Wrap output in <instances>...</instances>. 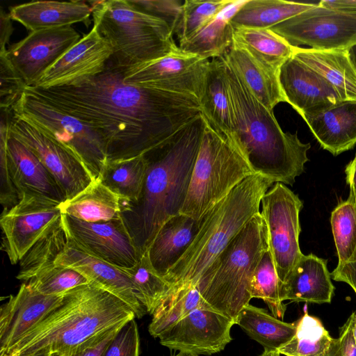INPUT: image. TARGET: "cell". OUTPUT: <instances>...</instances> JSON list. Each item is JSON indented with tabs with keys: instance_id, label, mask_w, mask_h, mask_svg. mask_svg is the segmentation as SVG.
I'll use <instances>...</instances> for the list:
<instances>
[{
	"instance_id": "cell-9",
	"label": "cell",
	"mask_w": 356,
	"mask_h": 356,
	"mask_svg": "<svg viewBox=\"0 0 356 356\" xmlns=\"http://www.w3.org/2000/svg\"><path fill=\"white\" fill-rule=\"evenodd\" d=\"M12 113L74 154L93 180L100 178L107 163V148L92 127L47 102L27 86Z\"/></svg>"
},
{
	"instance_id": "cell-55",
	"label": "cell",
	"mask_w": 356,
	"mask_h": 356,
	"mask_svg": "<svg viewBox=\"0 0 356 356\" xmlns=\"http://www.w3.org/2000/svg\"><path fill=\"white\" fill-rule=\"evenodd\" d=\"M350 60L356 71V44L352 46L347 50Z\"/></svg>"
},
{
	"instance_id": "cell-18",
	"label": "cell",
	"mask_w": 356,
	"mask_h": 356,
	"mask_svg": "<svg viewBox=\"0 0 356 356\" xmlns=\"http://www.w3.org/2000/svg\"><path fill=\"white\" fill-rule=\"evenodd\" d=\"M113 51L95 26L70 47L31 87L68 86L102 72Z\"/></svg>"
},
{
	"instance_id": "cell-8",
	"label": "cell",
	"mask_w": 356,
	"mask_h": 356,
	"mask_svg": "<svg viewBox=\"0 0 356 356\" xmlns=\"http://www.w3.org/2000/svg\"><path fill=\"white\" fill-rule=\"evenodd\" d=\"M253 175L255 173L236 143L219 134L205 120L187 195L179 213L200 222L237 185Z\"/></svg>"
},
{
	"instance_id": "cell-35",
	"label": "cell",
	"mask_w": 356,
	"mask_h": 356,
	"mask_svg": "<svg viewBox=\"0 0 356 356\" xmlns=\"http://www.w3.org/2000/svg\"><path fill=\"white\" fill-rule=\"evenodd\" d=\"M147 172L145 155L107 162L99 179L124 201L136 202L141 194Z\"/></svg>"
},
{
	"instance_id": "cell-58",
	"label": "cell",
	"mask_w": 356,
	"mask_h": 356,
	"mask_svg": "<svg viewBox=\"0 0 356 356\" xmlns=\"http://www.w3.org/2000/svg\"><path fill=\"white\" fill-rule=\"evenodd\" d=\"M48 355H49V353H39V354L31 355V356H48Z\"/></svg>"
},
{
	"instance_id": "cell-46",
	"label": "cell",
	"mask_w": 356,
	"mask_h": 356,
	"mask_svg": "<svg viewBox=\"0 0 356 356\" xmlns=\"http://www.w3.org/2000/svg\"><path fill=\"white\" fill-rule=\"evenodd\" d=\"M140 339L134 318L124 323L101 356H139Z\"/></svg>"
},
{
	"instance_id": "cell-27",
	"label": "cell",
	"mask_w": 356,
	"mask_h": 356,
	"mask_svg": "<svg viewBox=\"0 0 356 356\" xmlns=\"http://www.w3.org/2000/svg\"><path fill=\"white\" fill-rule=\"evenodd\" d=\"M200 103L206 122L219 134L235 143L234 113L222 56L210 59Z\"/></svg>"
},
{
	"instance_id": "cell-15",
	"label": "cell",
	"mask_w": 356,
	"mask_h": 356,
	"mask_svg": "<svg viewBox=\"0 0 356 356\" xmlns=\"http://www.w3.org/2000/svg\"><path fill=\"white\" fill-rule=\"evenodd\" d=\"M67 234L90 254L121 268L134 266L141 257L122 218L89 222L62 215Z\"/></svg>"
},
{
	"instance_id": "cell-45",
	"label": "cell",
	"mask_w": 356,
	"mask_h": 356,
	"mask_svg": "<svg viewBox=\"0 0 356 356\" xmlns=\"http://www.w3.org/2000/svg\"><path fill=\"white\" fill-rule=\"evenodd\" d=\"M10 135L9 120L1 119L0 125V170H1V190H0V202L3 207V211H7L20 200V197L13 184L10 177L7 156L6 147L8 140Z\"/></svg>"
},
{
	"instance_id": "cell-30",
	"label": "cell",
	"mask_w": 356,
	"mask_h": 356,
	"mask_svg": "<svg viewBox=\"0 0 356 356\" xmlns=\"http://www.w3.org/2000/svg\"><path fill=\"white\" fill-rule=\"evenodd\" d=\"M59 207L62 214L86 222H107L121 218L122 198L97 179Z\"/></svg>"
},
{
	"instance_id": "cell-10",
	"label": "cell",
	"mask_w": 356,
	"mask_h": 356,
	"mask_svg": "<svg viewBox=\"0 0 356 356\" xmlns=\"http://www.w3.org/2000/svg\"><path fill=\"white\" fill-rule=\"evenodd\" d=\"M261 205L269 250L282 283L303 255L299 245L303 203L289 187L277 182L264 194Z\"/></svg>"
},
{
	"instance_id": "cell-3",
	"label": "cell",
	"mask_w": 356,
	"mask_h": 356,
	"mask_svg": "<svg viewBox=\"0 0 356 356\" xmlns=\"http://www.w3.org/2000/svg\"><path fill=\"white\" fill-rule=\"evenodd\" d=\"M135 317L124 301L89 283L65 293L58 306L0 356H68L89 339Z\"/></svg>"
},
{
	"instance_id": "cell-44",
	"label": "cell",
	"mask_w": 356,
	"mask_h": 356,
	"mask_svg": "<svg viewBox=\"0 0 356 356\" xmlns=\"http://www.w3.org/2000/svg\"><path fill=\"white\" fill-rule=\"evenodd\" d=\"M6 51L0 53V108L1 112L11 113L26 86Z\"/></svg>"
},
{
	"instance_id": "cell-22",
	"label": "cell",
	"mask_w": 356,
	"mask_h": 356,
	"mask_svg": "<svg viewBox=\"0 0 356 356\" xmlns=\"http://www.w3.org/2000/svg\"><path fill=\"white\" fill-rule=\"evenodd\" d=\"M10 177L22 198L24 193L44 197L62 203L65 195L54 176L22 142L10 135L6 147Z\"/></svg>"
},
{
	"instance_id": "cell-40",
	"label": "cell",
	"mask_w": 356,
	"mask_h": 356,
	"mask_svg": "<svg viewBox=\"0 0 356 356\" xmlns=\"http://www.w3.org/2000/svg\"><path fill=\"white\" fill-rule=\"evenodd\" d=\"M330 223L338 264L356 258V201L350 193L332 211Z\"/></svg>"
},
{
	"instance_id": "cell-54",
	"label": "cell",
	"mask_w": 356,
	"mask_h": 356,
	"mask_svg": "<svg viewBox=\"0 0 356 356\" xmlns=\"http://www.w3.org/2000/svg\"><path fill=\"white\" fill-rule=\"evenodd\" d=\"M346 321L349 324L356 346V312H353Z\"/></svg>"
},
{
	"instance_id": "cell-26",
	"label": "cell",
	"mask_w": 356,
	"mask_h": 356,
	"mask_svg": "<svg viewBox=\"0 0 356 356\" xmlns=\"http://www.w3.org/2000/svg\"><path fill=\"white\" fill-rule=\"evenodd\" d=\"M8 13L31 32L86 22L92 8L83 1H36L14 6Z\"/></svg>"
},
{
	"instance_id": "cell-38",
	"label": "cell",
	"mask_w": 356,
	"mask_h": 356,
	"mask_svg": "<svg viewBox=\"0 0 356 356\" xmlns=\"http://www.w3.org/2000/svg\"><path fill=\"white\" fill-rule=\"evenodd\" d=\"M295 323V334L278 352L285 356H323L333 338L321 321L309 315L305 307L304 314Z\"/></svg>"
},
{
	"instance_id": "cell-11",
	"label": "cell",
	"mask_w": 356,
	"mask_h": 356,
	"mask_svg": "<svg viewBox=\"0 0 356 356\" xmlns=\"http://www.w3.org/2000/svg\"><path fill=\"white\" fill-rule=\"evenodd\" d=\"M270 29L291 46L316 50H348L356 44V13L326 8L319 4Z\"/></svg>"
},
{
	"instance_id": "cell-16",
	"label": "cell",
	"mask_w": 356,
	"mask_h": 356,
	"mask_svg": "<svg viewBox=\"0 0 356 356\" xmlns=\"http://www.w3.org/2000/svg\"><path fill=\"white\" fill-rule=\"evenodd\" d=\"M235 321L213 309H197L168 330L159 339L170 349L195 355H211L222 350L232 341L231 328Z\"/></svg>"
},
{
	"instance_id": "cell-17",
	"label": "cell",
	"mask_w": 356,
	"mask_h": 356,
	"mask_svg": "<svg viewBox=\"0 0 356 356\" xmlns=\"http://www.w3.org/2000/svg\"><path fill=\"white\" fill-rule=\"evenodd\" d=\"M80 39L71 26L38 30L31 31L6 52L26 86H33Z\"/></svg>"
},
{
	"instance_id": "cell-6",
	"label": "cell",
	"mask_w": 356,
	"mask_h": 356,
	"mask_svg": "<svg viewBox=\"0 0 356 356\" xmlns=\"http://www.w3.org/2000/svg\"><path fill=\"white\" fill-rule=\"evenodd\" d=\"M269 250L261 213L254 216L205 270L196 285L205 301L234 321L252 299L251 281Z\"/></svg>"
},
{
	"instance_id": "cell-29",
	"label": "cell",
	"mask_w": 356,
	"mask_h": 356,
	"mask_svg": "<svg viewBox=\"0 0 356 356\" xmlns=\"http://www.w3.org/2000/svg\"><path fill=\"white\" fill-rule=\"evenodd\" d=\"M293 55L328 81L343 99L356 100V71L347 50L295 47Z\"/></svg>"
},
{
	"instance_id": "cell-52",
	"label": "cell",
	"mask_w": 356,
	"mask_h": 356,
	"mask_svg": "<svg viewBox=\"0 0 356 356\" xmlns=\"http://www.w3.org/2000/svg\"><path fill=\"white\" fill-rule=\"evenodd\" d=\"M319 4L332 10L356 13V0H322L319 1Z\"/></svg>"
},
{
	"instance_id": "cell-49",
	"label": "cell",
	"mask_w": 356,
	"mask_h": 356,
	"mask_svg": "<svg viewBox=\"0 0 356 356\" xmlns=\"http://www.w3.org/2000/svg\"><path fill=\"white\" fill-rule=\"evenodd\" d=\"M323 356H356V346L347 321L340 327L339 337L332 339Z\"/></svg>"
},
{
	"instance_id": "cell-14",
	"label": "cell",
	"mask_w": 356,
	"mask_h": 356,
	"mask_svg": "<svg viewBox=\"0 0 356 356\" xmlns=\"http://www.w3.org/2000/svg\"><path fill=\"white\" fill-rule=\"evenodd\" d=\"M10 129L11 135L26 145L54 176L66 200L79 194L93 181L74 154L13 113Z\"/></svg>"
},
{
	"instance_id": "cell-24",
	"label": "cell",
	"mask_w": 356,
	"mask_h": 356,
	"mask_svg": "<svg viewBox=\"0 0 356 356\" xmlns=\"http://www.w3.org/2000/svg\"><path fill=\"white\" fill-rule=\"evenodd\" d=\"M327 262L313 254H303L281 283L282 301L330 303L334 286Z\"/></svg>"
},
{
	"instance_id": "cell-41",
	"label": "cell",
	"mask_w": 356,
	"mask_h": 356,
	"mask_svg": "<svg viewBox=\"0 0 356 356\" xmlns=\"http://www.w3.org/2000/svg\"><path fill=\"white\" fill-rule=\"evenodd\" d=\"M250 294L252 298L263 300L270 314L282 320L286 307L281 298V282L269 250L263 254L254 270Z\"/></svg>"
},
{
	"instance_id": "cell-2",
	"label": "cell",
	"mask_w": 356,
	"mask_h": 356,
	"mask_svg": "<svg viewBox=\"0 0 356 356\" xmlns=\"http://www.w3.org/2000/svg\"><path fill=\"white\" fill-rule=\"evenodd\" d=\"M204 127L200 113L145 154L147 172L139 199L133 203L122 199L121 217L140 256L184 204Z\"/></svg>"
},
{
	"instance_id": "cell-12",
	"label": "cell",
	"mask_w": 356,
	"mask_h": 356,
	"mask_svg": "<svg viewBox=\"0 0 356 356\" xmlns=\"http://www.w3.org/2000/svg\"><path fill=\"white\" fill-rule=\"evenodd\" d=\"M60 203L24 193L19 202L0 218L1 250L11 264L19 262L33 245L62 218Z\"/></svg>"
},
{
	"instance_id": "cell-19",
	"label": "cell",
	"mask_w": 356,
	"mask_h": 356,
	"mask_svg": "<svg viewBox=\"0 0 356 356\" xmlns=\"http://www.w3.org/2000/svg\"><path fill=\"white\" fill-rule=\"evenodd\" d=\"M55 264L75 270L85 276L90 283L118 297L131 307L136 317L141 318L147 313L138 300L131 280L124 268L86 252L68 234L67 244Z\"/></svg>"
},
{
	"instance_id": "cell-21",
	"label": "cell",
	"mask_w": 356,
	"mask_h": 356,
	"mask_svg": "<svg viewBox=\"0 0 356 356\" xmlns=\"http://www.w3.org/2000/svg\"><path fill=\"white\" fill-rule=\"evenodd\" d=\"M63 296H45L22 283L0 308V355L58 306Z\"/></svg>"
},
{
	"instance_id": "cell-56",
	"label": "cell",
	"mask_w": 356,
	"mask_h": 356,
	"mask_svg": "<svg viewBox=\"0 0 356 356\" xmlns=\"http://www.w3.org/2000/svg\"><path fill=\"white\" fill-rule=\"evenodd\" d=\"M281 354L278 351L264 350L261 356H280Z\"/></svg>"
},
{
	"instance_id": "cell-43",
	"label": "cell",
	"mask_w": 356,
	"mask_h": 356,
	"mask_svg": "<svg viewBox=\"0 0 356 356\" xmlns=\"http://www.w3.org/2000/svg\"><path fill=\"white\" fill-rule=\"evenodd\" d=\"M33 290L45 296H58L76 287L89 284L80 273L56 265L26 282Z\"/></svg>"
},
{
	"instance_id": "cell-47",
	"label": "cell",
	"mask_w": 356,
	"mask_h": 356,
	"mask_svg": "<svg viewBox=\"0 0 356 356\" xmlns=\"http://www.w3.org/2000/svg\"><path fill=\"white\" fill-rule=\"evenodd\" d=\"M139 10L165 21L175 33L183 11L184 1L129 0Z\"/></svg>"
},
{
	"instance_id": "cell-48",
	"label": "cell",
	"mask_w": 356,
	"mask_h": 356,
	"mask_svg": "<svg viewBox=\"0 0 356 356\" xmlns=\"http://www.w3.org/2000/svg\"><path fill=\"white\" fill-rule=\"evenodd\" d=\"M124 323L117 325L89 339L81 344L73 354L68 356H101L109 342ZM48 356L63 355L57 353H49Z\"/></svg>"
},
{
	"instance_id": "cell-4",
	"label": "cell",
	"mask_w": 356,
	"mask_h": 356,
	"mask_svg": "<svg viewBox=\"0 0 356 356\" xmlns=\"http://www.w3.org/2000/svg\"><path fill=\"white\" fill-rule=\"evenodd\" d=\"M225 78L234 121V141L255 174L292 186L308 161L309 143L296 134L284 132L273 111L267 108L244 86L224 58Z\"/></svg>"
},
{
	"instance_id": "cell-37",
	"label": "cell",
	"mask_w": 356,
	"mask_h": 356,
	"mask_svg": "<svg viewBox=\"0 0 356 356\" xmlns=\"http://www.w3.org/2000/svg\"><path fill=\"white\" fill-rule=\"evenodd\" d=\"M67 242V234L61 220L41 237L19 261L16 277L24 282L36 275L54 267L56 259Z\"/></svg>"
},
{
	"instance_id": "cell-20",
	"label": "cell",
	"mask_w": 356,
	"mask_h": 356,
	"mask_svg": "<svg viewBox=\"0 0 356 356\" xmlns=\"http://www.w3.org/2000/svg\"><path fill=\"white\" fill-rule=\"evenodd\" d=\"M278 79L285 102L302 117L343 100L328 81L293 54L280 67Z\"/></svg>"
},
{
	"instance_id": "cell-42",
	"label": "cell",
	"mask_w": 356,
	"mask_h": 356,
	"mask_svg": "<svg viewBox=\"0 0 356 356\" xmlns=\"http://www.w3.org/2000/svg\"><path fill=\"white\" fill-rule=\"evenodd\" d=\"M234 1H184L181 17L175 33L177 36L179 43L194 36Z\"/></svg>"
},
{
	"instance_id": "cell-28",
	"label": "cell",
	"mask_w": 356,
	"mask_h": 356,
	"mask_svg": "<svg viewBox=\"0 0 356 356\" xmlns=\"http://www.w3.org/2000/svg\"><path fill=\"white\" fill-rule=\"evenodd\" d=\"M200 222L179 213L161 227L147 250L150 262L163 278L185 253L195 235Z\"/></svg>"
},
{
	"instance_id": "cell-53",
	"label": "cell",
	"mask_w": 356,
	"mask_h": 356,
	"mask_svg": "<svg viewBox=\"0 0 356 356\" xmlns=\"http://www.w3.org/2000/svg\"><path fill=\"white\" fill-rule=\"evenodd\" d=\"M346 180L350 188V193L356 201V154L352 161L346 167Z\"/></svg>"
},
{
	"instance_id": "cell-34",
	"label": "cell",
	"mask_w": 356,
	"mask_h": 356,
	"mask_svg": "<svg viewBox=\"0 0 356 356\" xmlns=\"http://www.w3.org/2000/svg\"><path fill=\"white\" fill-rule=\"evenodd\" d=\"M200 308L213 309L202 298L196 286L171 289L153 313L149 332L152 337L159 338L189 313Z\"/></svg>"
},
{
	"instance_id": "cell-36",
	"label": "cell",
	"mask_w": 356,
	"mask_h": 356,
	"mask_svg": "<svg viewBox=\"0 0 356 356\" xmlns=\"http://www.w3.org/2000/svg\"><path fill=\"white\" fill-rule=\"evenodd\" d=\"M233 39L277 72L295 50V47L270 29L235 28Z\"/></svg>"
},
{
	"instance_id": "cell-31",
	"label": "cell",
	"mask_w": 356,
	"mask_h": 356,
	"mask_svg": "<svg viewBox=\"0 0 356 356\" xmlns=\"http://www.w3.org/2000/svg\"><path fill=\"white\" fill-rule=\"evenodd\" d=\"M245 1H235L192 38L179 43L184 53L212 59L223 56L233 42L234 29L230 20Z\"/></svg>"
},
{
	"instance_id": "cell-32",
	"label": "cell",
	"mask_w": 356,
	"mask_h": 356,
	"mask_svg": "<svg viewBox=\"0 0 356 356\" xmlns=\"http://www.w3.org/2000/svg\"><path fill=\"white\" fill-rule=\"evenodd\" d=\"M252 339L264 350L278 351L295 334L296 323H286L277 318L266 310L247 305L235 320Z\"/></svg>"
},
{
	"instance_id": "cell-13",
	"label": "cell",
	"mask_w": 356,
	"mask_h": 356,
	"mask_svg": "<svg viewBox=\"0 0 356 356\" xmlns=\"http://www.w3.org/2000/svg\"><path fill=\"white\" fill-rule=\"evenodd\" d=\"M209 63V59L179 49L124 70L123 81L138 87L191 95L200 101Z\"/></svg>"
},
{
	"instance_id": "cell-25",
	"label": "cell",
	"mask_w": 356,
	"mask_h": 356,
	"mask_svg": "<svg viewBox=\"0 0 356 356\" xmlns=\"http://www.w3.org/2000/svg\"><path fill=\"white\" fill-rule=\"evenodd\" d=\"M223 57L248 90L267 108L273 111L277 104L285 102L278 72L266 65L244 45L233 39Z\"/></svg>"
},
{
	"instance_id": "cell-5",
	"label": "cell",
	"mask_w": 356,
	"mask_h": 356,
	"mask_svg": "<svg viewBox=\"0 0 356 356\" xmlns=\"http://www.w3.org/2000/svg\"><path fill=\"white\" fill-rule=\"evenodd\" d=\"M273 184L259 175H251L208 211L185 253L163 277L171 289L197 285L235 236L261 213V199Z\"/></svg>"
},
{
	"instance_id": "cell-57",
	"label": "cell",
	"mask_w": 356,
	"mask_h": 356,
	"mask_svg": "<svg viewBox=\"0 0 356 356\" xmlns=\"http://www.w3.org/2000/svg\"><path fill=\"white\" fill-rule=\"evenodd\" d=\"M173 356H198V355L193 354V353H187V352H179V353H177V355H175Z\"/></svg>"
},
{
	"instance_id": "cell-50",
	"label": "cell",
	"mask_w": 356,
	"mask_h": 356,
	"mask_svg": "<svg viewBox=\"0 0 356 356\" xmlns=\"http://www.w3.org/2000/svg\"><path fill=\"white\" fill-rule=\"evenodd\" d=\"M331 278L348 284L356 293V258L342 264H337L330 273Z\"/></svg>"
},
{
	"instance_id": "cell-39",
	"label": "cell",
	"mask_w": 356,
	"mask_h": 356,
	"mask_svg": "<svg viewBox=\"0 0 356 356\" xmlns=\"http://www.w3.org/2000/svg\"><path fill=\"white\" fill-rule=\"evenodd\" d=\"M124 269L131 280L138 300L152 315L170 292V285L154 270L147 252L134 266Z\"/></svg>"
},
{
	"instance_id": "cell-51",
	"label": "cell",
	"mask_w": 356,
	"mask_h": 356,
	"mask_svg": "<svg viewBox=\"0 0 356 356\" xmlns=\"http://www.w3.org/2000/svg\"><path fill=\"white\" fill-rule=\"evenodd\" d=\"M12 19L9 13L1 8L0 10V53L7 51L6 46L8 43L13 33Z\"/></svg>"
},
{
	"instance_id": "cell-23",
	"label": "cell",
	"mask_w": 356,
	"mask_h": 356,
	"mask_svg": "<svg viewBox=\"0 0 356 356\" xmlns=\"http://www.w3.org/2000/svg\"><path fill=\"white\" fill-rule=\"evenodd\" d=\"M321 146L337 156L356 144V100L343 99L303 115Z\"/></svg>"
},
{
	"instance_id": "cell-1",
	"label": "cell",
	"mask_w": 356,
	"mask_h": 356,
	"mask_svg": "<svg viewBox=\"0 0 356 356\" xmlns=\"http://www.w3.org/2000/svg\"><path fill=\"white\" fill-rule=\"evenodd\" d=\"M27 87L97 131L107 162L146 154L201 113L195 96L127 84L110 60L100 74L68 86Z\"/></svg>"
},
{
	"instance_id": "cell-7",
	"label": "cell",
	"mask_w": 356,
	"mask_h": 356,
	"mask_svg": "<svg viewBox=\"0 0 356 356\" xmlns=\"http://www.w3.org/2000/svg\"><path fill=\"white\" fill-rule=\"evenodd\" d=\"M90 3L93 26L112 49L110 61L122 71L180 49L165 21L139 10L129 0Z\"/></svg>"
},
{
	"instance_id": "cell-33",
	"label": "cell",
	"mask_w": 356,
	"mask_h": 356,
	"mask_svg": "<svg viewBox=\"0 0 356 356\" xmlns=\"http://www.w3.org/2000/svg\"><path fill=\"white\" fill-rule=\"evenodd\" d=\"M318 3L282 0H248L231 18L234 29L271 27L316 6Z\"/></svg>"
}]
</instances>
